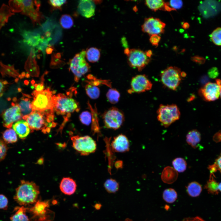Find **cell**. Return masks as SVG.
I'll use <instances>...</instances> for the list:
<instances>
[{"label":"cell","instance_id":"11a10c76","mask_svg":"<svg viewBox=\"0 0 221 221\" xmlns=\"http://www.w3.org/2000/svg\"><path fill=\"white\" fill-rule=\"evenodd\" d=\"M122 162L121 161H116L115 164V167L117 169H119L122 168Z\"/></svg>","mask_w":221,"mask_h":221},{"label":"cell","instance_id":"7a4b0ae2","mask_svg":"<svg viewBox=\"0 0 221 221\" xmlns=\"http://www.w3.org/2000/svg\"><path fill=\"white\" fill-rule=\"evenodd\" d=\"M32 0H11L10 8L13 12H21L29 17L34 23L39 22L41 16L39 11V2Z\"/></svg>","mask_w":221,"mask_h":221},{"label":"cell","instance_id":"74e56055","mask_svg":"<svg viewBox=\"0 0 221 221\" xmlns=\"http://www.w3.org/2000/svg\"><path fill=\"white\" fill-rule=\"evenodd\" d=\"M60 23L62 27L65 29L70 28L73 25V21L72 17L69 15H62L60 19Z\"/></svg>","mask_w":221,"mask_h":221},{"label":"cell","instance_id":"7c38bea8","mask_svg":"<svg viewBox=\"0 0 221 221\" xmlns=\"http://www.w3.org/2000/svg\"><path fill=\"white\" fill-rule=\"evenodd\" d=\"M152 83L145 75H138L133 77L131 81L128 93H140L150 90Z\"/></svg>","mask_w":221,"mask_h":221},{"label":"cell","instance_id":"277c9868","mask_svg":"<svg viewBox=\"0 0 221 221\" xmlns=\"http://www.w3.org/2000/svg\"><path fill=\"white\" fill-rule=\"evenodd\" d=\"M52 103L54 110L58 114L69 115L80 110L79 103L76 100L63 94L52 96Z\"/></svg>","mask_w":221,"mask_h":221},{"label":"cell","instance_id":"e575fe53","mask_svg":"<svg viewBox=\"0 0 221 221\" xmlns=\"http://www.w3.org/2000/svg\"><path fill=\"white\" fill-rule=\"evenodd\" d=\"M173 168L177 172H184L187 168V163L184 159L181 157L176 158L172 161Z\"/></svg>","mask_w":221,"mask_h":221},{"label":"cell","instance_id":"f5cc1de1","mask_svg":"<svg viewBox=\"0 0 221 221\" xmlns=\"http://www.w3.org/2000/svg\"><path fill=\"white\" fill-rule=\"evenodd\" d=\"M5 83L0 79V97L2 96L3 94L5 89Z\"/></svg>","mask_w":221,"mask_h":221},{"label":"cell","instance_id":"8fae6325","mask_svg":"<svg viewBox=\"0 0 221 221\" xmlns=\"http://www.w3.org/2000/svg\"><path fill=\"white\" fill-rule=\"evenodd\" d=\"M102 118L106 128L115 130L121 126L125 120L122 111L115 107H112L106 110Z\"/></svg>","mask_w":221,"mask_h":221},{"label":"cell","instance_id":"ab89813d","mask_svg":"<svg viewBox=\"0 0 221 221\" xmlns=\"http://www.w3.org/2000/svg\"><path fill=\"white\" fill-rule=\"evenodd\" d=\"M90 108L92 111L91 114L92 115V130L94 133H99L100 130L97 115V111H95L96 110H93L91 106H90Z\"/></svg>","mask_w":221,"mask_h":221},{"label":"cell","instance_id":"4316f807","mask_svg":"<svg viewBox=\"0 0 221 221\" xmlns=\"http://www.w3.org/2000/svg\"><path fill=\"white\" fill-rule=\"evenodd\" d=\"M8 6L3 4L0 8V30L7 22L9 17L14 14Z\"/></svg>","mask_w":221,"mask_h":221},{"label":"cell","instance_id":"ee69618b","mask_svg":"<svg viewBox=\"0 0 221 221\" xmlns=\"http://www.w3.org/2000/svg\"><path fill=\"white\" fill-rule=\"evenodd\" d=\"M168 3L170 7L175 10L180 8L183 5V2L181 0H172Z\"/></svg>","mask_w":221,"mask_h":221},{"label":"cell","instance_id":"cb8c5ba5","mask_svg":"<svg viewBox=\"0 0 221 221\" xmlns=\"http://www.w3.org/2000/svg\"><path fill=\"white\" fill-rule=\"evenodd\" d=\"M201 139V134L196 130H193L189 131L186 136L187 142L194 148L197 147Z\"/></svg>","mask_w":221,"mask_h":221},{"label":"cell","instance_id":"9f6ffc18","mask_svg":"<svg viewBox=\"0 0 221 221\" xmlns=\"http://www.w3.org/2000/svg\"><path fill=\"white\" fill-rule=\"evenodd\" d=\"M145 53L146 56L149 58H150L152 55V52L150 50L147 51Z\"/></svg>","mask_w":221,"mask_h":221},{"label":"cell","instance_id":"91938a15","mask_svg":"<svg viewBox=\"0 0 221 221\" xmlns=\"http://www.w3.org/2000/svg\"><path fill=\"white\" fill-rule=\"evenodd\" d=\"M126 221H132L131 220L129 219H127L126 220Z\"/></svg>","mask_w":221,"mask_h":221},{"label":"cell","instance_id":"b9f144b4","mask_svg":"<svg viewBox=\"0 0 221 221\" xmlns=\"http://www.w3.org/2000/svg\"><path fill=\"white\" fill-rule=\"evenodd\" d=\"M8 150L6 143L0 138V162L5 157Z\"/></svg>","mask_w":221,"mask_h":221},{"label":"cell","instance_id":"836d02e7","mask_svg":"<svg viewBox=\"0 0 221 221\" xmlns=\"http://www.w3.org/2000/svg\"><path fill=\"white\" fill-rule=\"evenodd\" d=\"M104 186L106 190L109 193H114L119 188V184L115 180L110 178L105 182Z\"/></svg>","mask_w":221,"mask_h":221},{"label":"cell","instance_id":"ba28073f","mask_svg":"<svg viewBox=\"0 0 221 221\" xmlns=\"http://www.w3.org/2000/svg\"><path fill=\"white\" fill-rule=\"evenodd\" d=\"M72 146L81 155L86 156L95 152L97 145L95 141L88 135H76L71 137Z\"/></svg>","mask_w":221,"mask_h":221},{"label":"cell","instance_id":"1f68e13d","mask_svg":"<svg viewBox=\"0 0 221 221\" xmlns=\"http://www.w3.org/2000/svg\"><path fill=\"white\" fill-rule=\"evenodd\" d=\"M85 90L87 95L92 99H96L99 98L100 94L99 88L96 86L87 83Z\"/></svg>","mask_w":221,"mask_h":221},{"label":"cell","instance_id":"83f0119b","mask_svg":"<svg viewBox=\"0 0 221 221\" xmlns=\"http://www.w3.org/2000/svg\"><path fill=\"white\" fill-rule=\"evenodd\" d=\"M167 4L162 0H148L145 1V5L150 9L154 11L158 10H165V7Z\"/></svg>","mask_w":221,"mask_h":221},{"label":"cell","instance_id":"484cf974","mask_svg":"<svg viewBox=\"0 0 221 221\" xmlns=\"http://www.w3.org/2000/svg\"><path fill=\"white\" fill-rule=\"evenodd\" d=\"M27 208L24 206L17 207L15 208V213L10 217L11 221H30L26 215Z\"/></svg>","mask_w":221,"mask_h":221},{"label":"cell","instance_id":"4dcf8cb0","mask_svg":"<svg viewBox=\"0 0 221 221\" xmlns=\"http://www.w3.org/2000/svg\"><path fill=\"white\" fill-rule=\"evenodd\" d=\"M187 191L191 196L196 197L199 196L202 191L201 185L198 182L193 181L190 183L187 188Z\"/></svg>","mask_w":221,"mask_h":221},{"label":"cell","instance_id":"bcb514c9","mask_svg":"<svg viewBox=\"0 0 221 221\" xmlns=\"http://www.w3.org/2000/svg\"><path fill=\"white\" fill-rule=\"evenodd\" d=\"M161 37L158 35L154 34L151 36L149 41L153 46L157 47L161 40Z\"/></svg>","mask_w":221,"mask_h":221},{"label":"cell","instance_id":"e0dca14e","mask_svg":"<svg viewBox=\"0 0 221 221\" xmlns=\"http://www.w3.org/2000/svg\"><path fill=\"white\" fill-rule=\"evenodd\" d=\"M95 4L92 0L79 1L78 6V11L82 16L87 18L91 17L95 13Z\"/></svg>","mask_w":221,"mask_h":221},{"label":"cell","instance_id":"2e32d148","mask_svg":"<svg viewBox=\"0 0 221 221\" xmlns=\"http://www.w3.org/2000/svg\"><path fill=\"white\" fill-rule=\"evenodd\" d=\"M130 145L129 141L126 136L121 134L114 137L111 147L112 151L114 152L123 153L129 151Z\"/></svg>","mask_w":221,"mask_h":221},{"label":"cell","instance_id":"d590c367","mask_svg":"<svg viewBox=\"0 0 221 221\" xmlns=\"http://www.w3.org/2000/svg\"><path fill=\"white\" fill-rule=\"evenodd\" d=\"M120 96L119 92L115 88H110L109 89L106 94V97L108 101L112 104L117 103L119 100Z\"/></svg>","mask_w":221,"mask_h":221},{"label":"cell","instance_id":"816d5d0a","mask_svg":"<svg viewBox=\"0 0 221 221\" xmlns=\"http://www.w3.org/2000/svg\"><path fill=\"white\" fill-rule=\"evenodd\" d=\"M213 140L216 142L221 141V130L215 135L213 137Z\"/></svg>","mask_w":221,"mask_h":221},{"label":"cell","instance_id":"9c48e42d","mask_svg":"<svg viewBox=\"0 0 221 221\" xmlns=\"http://www.w3.org/2000/svg\"><path fill=\"white\" fill-rule=\"evenodd\" d=\"M85 56L86 51L83 50L76 54L70 61V69L76 82L90 70V66L86 61Z\"/></svg>","mask_w":221,"mask_h":221},{"label":"cell","instance_id":"52a82bcc","mask_svg":"<svg viewBox=\"0 0 221 221\" xmlns=\"http://www.w3.org/2000/svg\"><path fill=\"white\" fill-rule=\"evenodd\" d=\"M157 113L158 120L165 127L178 120L180 115L179 108L175 104L160 105Z\"/></svg>","mask_w":221,"mask_h":221},{"label":"cell","instance_id":"d6a6232c","mask_svg":"<svg viewBox=\"0 0 221 221\" xmlns=\"http://www.w3.org/2000/svg\"><path fill=\"white\" fill-rule=\"evenodd\" d=\"M87 78L88 80L86 81V83L96 86L101 84L105 85L110 88H111V83L110 80L98 79L91 74L88 75L87 76Z\"/></svg>","mask_w":221,"mask_h":221},{"label":"cell","instance_id":"f907efd6","mask_svg":"<svg viewBox=\"0 0 221 221\" xmlns=\"http://www.w3.org/2000/svg\"><path fill=\"white\" fill-rule=\"evenodd\" d=\"M215 165L217 170L221 173V156L217 158L214 163Z\"/></svg>","mask_w":221,"mask_h":221},{"label":"cell","instance_id":"c3c4849f","mask_svg":"<svg viewBox=\"0 0 221 221\" xmlns=\"http://www.w3.org/2000/svg\"><path fill=\"white\" fill-rule=\"evenodd\" d=\"M192 60L194 62L201 64H204L205 61L204 57L197 56L192 57Z\"/></svg>","mask_w":221,"mask_h":221},{"label":"cell","instance_id":"4fadbf2b","mask_svg":"<svg viewBox=\"0 0 221 221\" xmlns=\"http://www.w3.org/2000/svg\"><path fill=\"white\" fill-rule=\"evenodd\" d=\"M221 90V80L216 79L215 83L208 82L200 90V93L204 99L208 101L217 99Z\"/></svg>","mask_w":221,"mask_h":221},{"label":"cell","instance_id":"f546056e","mask_svg":"<svg viewBox=\"0 0 221 221\" xmlns=\"http://www.w3.org/2000/svg\"><path fill=\"white\" fill-rule=\"evenodd\" d=\"M100 56L99 50L97 48L91 47L86 51V57L87 60L91 63L97 62Z\"/></svg>","mask_w":221,"mask_h":221},{"label":"cell","instance_id":"5b68a950","mask_svg":"<svg viewBox=\"0 0 221 221\" xmlns=\"http://www.w3.org/2000/svg\"><path fill=\"white\" fill-rule=\"evenodd\" d=\"M32 95L33 97L31 103L33 111L45 112L54 110L52 92L49 88L40 91L35 90Z\"/></svg>","mask_w":221,"mask_h":221},{"label":"cell","instance_id":"ffe728a7","mask_svg":"<svg viewBox=\"0 0 221 221\" xmlns=\"http://www.w3.org/2000/svg\"><path fill=\"white\" fill-rule=\"evenodd\" d=\"M76 187V182L70 177H64L60 185L61 191L64 194L69 195H72L75 193Z\"/></svg>","mask_w":221,"mask_h":221},{"label":"cell","instance_id":"5bb4252c","mask_svg":"<svg viewBox=\"0 0 221 221\" xmlns=\"http://www.w3.org/2000/svg\"><path fill=\"white\" fill-rule=\"evenodd\" d=\"M165 24L158 18L153 17L145 19L142 26V29L150 35L163 33L165 31Z\"/></svg>","mask_w":221,"mask_h":221},{"label":"cell","instance_id":"7dc6e473","mask_svg":"<svg viewBox=\"0 0 221 221\" xmlns=\"http://www.w3.org/2000/svg\"><path fill=\"white\" fill-rule=\"evenodd\" d=\"M208 74L211 78H215L219 76V71L216 68L213 67L209 70Z\"/></svg>","mask_w":221,"mask_h":221},{"label":"cell","instance_id":"f6af8a7d","mask_svg":"<svg viewBox=\"0 0 221 221\" xmlns=\"http://www.w3.org/2000/svg\"><path fill=\"white\" fill-rule=\"evenodd\" d=\"M67 2L66 0H50L49 3L53 7L58 8H60L61 6Z\"/></svg>","mask_w":221,"mask_h":221},{"label":"cell","instance_id":"60d3db41","mask_svg":"<svg viewBox=\"0 0 221 221\" xmlns=\"http://www.w3.org/2000/svg\"><path fill=\"white\" fill-rule=\"evenodd\" d=\"M79 119L81 122L83 124L89 125L92 121L91 114L87 111H84L80 114Z\"/></svg>","mask_w":221,"mask_h":221},{"label":"cell","instance_id":"f1b7e54d","mask_svg":"<svg viewBox=\"0 0 221 221\" xmlns=\"http://www.w3.org/2000/svg\"><path fill=\"white\" fill-rule=\"evenodd\" d=\"M2 138L6 143H13L17 140V134L14 130L11 128L5 130L2 134Z\"/></svg>","mask_w":221,"mask_h":221},{"label":"cell","instance_id":"ac0fdd59","mask_svg":"<svg viewBox=\"0 0 221 221\" xmlns=\"http://www.w3.org/2000/svg\"><path fill=\"white\" fill-rule=\"evenodd\" d=\"M14 130L19 137L21 139H25L29 134L30 129L27 122L24 120H20L12 126Z\"/></svg>","mask_w":221,"mask_h":221},{"label":"cell","instance_id":"d6986e66","mask_svg":"<svg viewBox=\"0 0 221 221\" xmlns=\"http://www.w3.org/2000/svg\"><path fill=\"white\" fill-rule=\"evenodd\" d=\"M30 98V96L24 94L17 103L20 109L23 119L33 111Z\"/></svg>","mask_w":221,"mask_h":221},{"label":"cell","instance_id":"7402d4cb","mask_svg":"<svg viewBox=\"0 0 221 221\" xmlns=\"http://www.w3.org/2000/svg\"><path fill=\"white\" fill-rule=\"evenodd\" d=\"M178 176L177 172L170 166L165 167L162 171L161 178L164 183L171 184L175 182Z\"/></svg>","mask_w":221,"mask_h":221},{"label":"cell","instance_id":"603a6c76","mask_svg":"<svg viewBox=\"0 0 221 221\" xmlns=\"http://www.w3.org/2000/svg\"><path fill=\"white\" fill-rule=\"evenodd\" d=\"M49 204L48 202H37L34 206L30 209V211L34 215V217H40L44 218L47 212V209L48 207Z\"/></svg>","mask_w":221,"mask_h":221},{"label":"cell","instance_id":"9a60e30c","mask_svg":"<svg viewBox=\"0 0 221 221\" xmlns=\"http://www.w3.org/2000/svg\"><path fill=\"white\" fill-rule=\"evenodd\" d=\"M3 126L10 128L14 123L22 118L20 109L17 104L12 103L11 107L5 110L2 113Z\"/></svg>","mask_w":221,"mask_h":221},{"label":"cell","instance_id":"94428289","mask_svg":"<svg viewBox=\"0 0 221 221\" xmlns=\"http://www.w3.org/2000/svg\"><path fill=\"white\" fill-rule=\"evenodd\" d=\"M220 97H221V91H220Z\"/></svg>","mask_w":221,"mask_h":221},{"label":"cell","instance_id":"db71d44e","mask_svg":"<svg viewBox=\"0 0 221 221\" xmlns=\"http://www.w3.org/2000/svg\"><path fill=\"white\" fill-rule=\"evenodd\" d=\"M36 91H40L44 90V86L43 83H39L35 85Z\"/></svg>","mask_w":221,"mask_h":221},{"label":"cell","instance_id":"6f0895ef","mask_svg":"<svg viewBox=\"0 0 221 221\" xmlns=\"http://www.w3.org/2000/svg\"><path fill=\"white\" fill-rule=\"evenodd\" d=\"M182 27L183 28L185 29H188L189 27V23L187 22H184L182 25Z\"/></svg>","mask_w":221,"mask_h":221},{"label":"cell","instance_id":"7bdbcfd3","mask_svg":"<svg viewBox=\"0 0 221 221\" xmlns=\"http://www.w3.org/2000/svg\"><path fill=\"white\" fill-rule=\"evenodd\" d=\"M8 200L7 197L3 194H0V209L4 210L7 209L8 206Z\"/></svg>","mask_w":221,"mask_h":221},{"label":"cell","instance_id":"d4e9b609","mask_svg":"<svg viewBox=\"0 0 221 221\" xmlns=\"http://www.w3.org/2000/svg\"><path fill=\"white\" fill-rule=\"evenodd\" d=\"M215 176L213 173H211L208 180L205 186V188L208 193L216 195L219 193V184L215 179Z\"/></svg>","mask_w":221,"mask_h":221},{"label":"cell","instance_id":"44dd1931","mask_svg":"<svg viewBox=\"0 0 221 221\" xmlns=\"http://www.w3.org/2000/svg\"><path fill=\"white\" fill-rule=\"evenodd\" d=\"M25 41L29 45L38 48L41 45L43 39L40 35L35 32H25L24 33Z\"/></svg>","mask_w":221,"mask_h":221},{"label":"cell","instance_id":"f35d334b","mask_svg":"<svg viewBox=\"0 0 221 221\" xmlns=\"http://www.w3.org/2000/svg\"><path fill=\"white\" fill-rule=\"evenodd\" d=\"M210 37L215 44L221 46V28L218 27L215 29L211 33Z\"/></svg>","mask_w":221,"mask_h":221},{"label":"cell","instance_id":"30bf717a","mask_svg":"<svg viewBox=\"0 0 221 221\" xmlns=\"http://www.w3.org/2000/svg\"><path fill=\"white\" fill-rule=\"evenodd\" d=\"M125 53L127 57L128 63L130 66L141 71L149 64L150 59L146 55L145 52L138 49L126 48Z\"/></svg>","mask_w":221,"mask_h":221},{"label":"cell","instance_id":"681fc988","mask_svg":"<svg viewBox=\"0 0 221 221\" xmlns=\"http://www.w3.org/2000/svg\"><path fill=\"white\" fill-rule=\"evenodd\" d=\"M182 221H205L199 217H189L185 218Z\"/></svg>","mask_w":221,"mask_h":221},{"label":"cell","instance_id":"6da1fadb","mask_svg":"<svg viewBox=\"0 0 221 221\" xmlns=\"http://www.w3.org/2000/svg\"><path fill=\"white\" fill-rule=\"evenodd\" d=\"M39 193V186L35 183L22 180L16 189L14 199L20 205L24 206L36 203Z\"/></svg>","mask_w":221,"mask_h":221},{"label":"cell","instance_id":"680465c9","mask_svg":"<svg viewBox=\"0 0 221 221\" xmlns=\"http://www.w3.org/2000/svg\"><path fill=\"white\" fill-rule=\"evenodd\" d=\"M219 190L221 192V182L219 184Z\"/></svg>","mask_w":221,"mask_h":221},{"label":"cell","instance_id":"3957f363","mask_svg":"<svg viewBox=\"0 0 221 221\" xmlns=\"http://www.w3.org/2000/svg\"><path fill=\"white\" fill-rule=\"evenodd\" d=\"M51 115H47L44 112L33 111L23 119L27 122L31 130H41L43 132L46 133L50 132L51 128L56 125L52 122Z\"/></svg>","mask_w":221,"mask_h":221},{"label":"cell","instance_id":"8992f818","mask_svg":"<svg viewBox=\"0 0 221 221\" xmlns=\"http://www.w3.org/2000/svg\"><path fill=\"white\" fill-rule=\"evenodd\" d=\"M186 74L181 72L180 68L171 66L162 71L161 73V81L164 85L173 90H176L179 86L182 78Z\"/></svg>","mask_w":221,"mask_h":221},{"label":"cell","instance_id":"8d00e7d4","mask_svg":"<svg viewBox=\"0 0 221 221\" xmlns=\"http://www.w3.org/2000/svg\"><path fill=\"white\" fill-rule=\"evenodd\" d=\"M163 197L166 202L171 203L174 202L177 198L176 191L173 188H168L165 190L163 193Z\"/></svg>","mask_w":221,"mask_h":221}]
</instances>
